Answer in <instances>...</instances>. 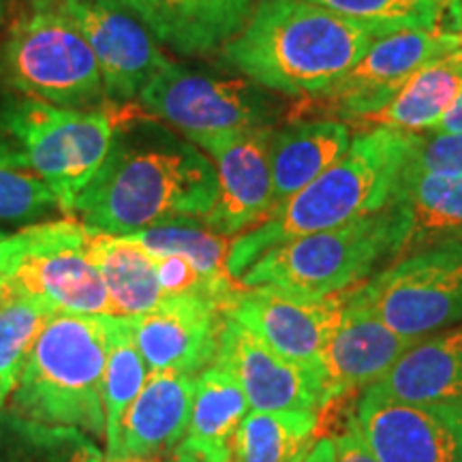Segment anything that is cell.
Here are the masks:
<instances>
[{"label": "cell", "mask_w": 462, "mask_h": 462, "mask_svg": "<svg viewBox=\"0 0 462 462\" xmlns=\"http://www.w3.org/2000/svg\"><path fill=\"white\" fill-rule=\"evenodd\" d=\"M218 199L217 167L152 116L120 112L101 170L75 201L86 227L129 236L178 218H206Z\"/></svg>", "instance_id": "cell-1"}, {"label": "cell", "mask_w": 462, "mask_h": 462, "mask_svg": "<svg viewBox=\"0 0 462 462\" xmlns=\"http://www.w3.org/2000/svg\"><path fill=\"white\" fill-rule=\"evenodd\" d=\"M377 34L304 0H257L223 60L262 88L313 97L356 65Z\"/></svg>", "instance_id": "cell-2"}, {"label": "cell", "mask_w": 462, "mask_h": 462, "mask_svg": "<svg viewBox=\"0 0 462 462\" xmlns=\"http://www.w3.org/2000/svg\"><path fill=\"white\" fill-rule=\"evenodd\" d=\"M413 133L374 126L354 135L345 157L317 180L274 208L262 223L231 240L227 273L234 281L270 248L346 225L390 204L407 163Z\"/></svg>", "instance_id": "cell-3"}, {"label": "cell", "mask_w": 462, "mask_h": 462, "mask_svg": "<svg viewBox=\"0 0 462 462\" xmlns=\"http://www.w3.org/2000/svg\"><path fill=\"white\" fill-rule=\"evenodd\" d=\"M114 317H51L22 360L9 411L106 437L103 377Z\"/></svg>", "instance_id": "cell-4"}, {"label": "cell", "mask_w": 462, "mask_h": 462, "mask_svg": "<svg viewBox=\"0 0 462 462\" xmlns=\"http://www.w3.org/2000/svg\"><path fill=\"white\" fill-rule=\"evenodd\" d=\"M411 217L398 201L338 227L302 236L263 253L238 281L298 298H326L368 281L402 257Z\"/></svg>", "instance_id": "cell-5"}, {"label": "cell", "mask_w": 462, "mask_h": 462, "mask_svg": "<svg viewBox=\"0 0 462 462\" xmlns=\"http://www.w3.org/2000/svg\"><path fill=\"white\" fill-rule=\"evenodd\" d=\"M0 90L73 109L107 106L99 62L56 0H31L9 22L0 37Z\"/></svg>", "instance_id": "cell-6"}, {"label": "cell", "mask_w": 462, "mask_h": 462, "mask_svg": "<svg viewBox=\"0 0 462 462\" xmlns=\"http://www.w3.org/2000/svg\"><path fill=\"white\" fill-rule=\"evenodd\" d=\"M118 107L73 109L0 92V131L22 148L31 170L48 184L58 208L73 215L112 148Z\"/></svg>", "instance_id": "cell-7"}, {"label": "cell", "mask_w": 462, "mask_h": 462, "mask_svg": "<svg viewBox=\"0 0 462 462\" xmlns=\"http://www.w3.org/2000/svg\"><path fill=\"white\" fill-rule=\"evenodd\" d=\"M0 296L39 298L58 313L112 315L103 276L88 257V227L32 223L0 242Z\"/></svg>", "instance_id": "cell-8"}, {"label": "cell", "mask_w": 462, "mask_h": 462, "mask_svg": "<svg viewBox=\"0 0 462 462\" xmlns=\"http://www.w3.org/2000/svg\"><path fill=\"white\" fill-rule=\"evenodd\" d=\"M346 302L421 340L462 323V236L402 255L346 291Z\"/></svg>", "instance_id": "cell-9"}, {"label": "cell", "mask_w": 462, "mask_h": 462, "mask_svg": "<svg viewBox=\"0 0 462 462\" xmlns=\"http://www.w3.org/2000/svg\"><path fill=\"white\" fill-rule=\"evenodd\" d=\"M143 112L201 143L274 126L282 103L246 78L199 71L170 62L137 97Z\"/></svg>", "instance_id": "cell-10"}, {"label": "cell", "mask_w": 462, "mask_h": 462, "mask_svg": "<svg viewBox=\"0 0 462 462\" xmlns=\"http://www.w3.org/2000/svg\"><path fill=\"white\" fill-rule=\"evenodd\" d=\"M460 42L462 32H449L439 26L381 34L338 82L319 95L304 97L289 123L317 114L319 118L357 125L388 106L420 69L452 54Z\"/></svg>", "instance_id": "cell-11"}, {"label": "cell", "mask_w": 462, "mask_h": 462, "mask_svg": "<svg viewBox=\"0 0 462 462\" xmlns=\"http://www.w3.org/2000/svg\"><path fill=\"white\" fill-rule=\"evenodd\" d=\"M354 420L379 462H462L458 402H409L374 383L357 401Z\"/></svg>", "instance_id": "cell-12"}, {"label": "cell", "mask_w": 462, "mask_h": 462, "mask_svg": "<svg viewBox=\"0 0 462 462\" xmlns=\"http://www.w3.org/2000/svg\"><path fill=\"white\" fill-rule=\"evenodd\" d=\"M99 62L107 103L126 106L170 65L152 32L123 0H56Z\"/></svg>", "instance_id": "cell-13"}, {"label": "cell", "mask_w": 462, "mask_h": 462, "mask_svg": "<svg viewBox=\"0 0 462 462\" xmlns=\"http://www.w3.org/2000/svg\"><path fill=\"white\" fill-rule=\"evenodd\" d=\"M215 362L227 366L251 411L319 413L321 385L310 366L287 360L227 315Z\"/></svg>", "instance_id": "cell-14"}, {"label": "cell", "mask_w": 462, "mask_h": 462, "mask_svg": "<svg viewBox=\"0 0 462 462\" xmlns=\"http://www.w3.org/2000/svg\"><path fill=\"white\" fill-rule=\"evenodd\" d=\"M133 337L152 371L199 374L215 362L227 310L208 296H170L131 317Z\"/></svg>", "instance_id": "cell-15"}, {"label": "cell", "mask_w": 462, "mask_h": 462, "mask_svg": "<svg viewBox=\"0 0 462 462\" xmlns=\"http://www.w3.org/2000/svg\"><path fill=\"white\" fill-rule=\"evenodd\" d=\"M345 315V291L298 298L268 287H242L229 317L273 346L276 354L313 368Z\"/></svg>", "instance_id": "cell-16"}, {"label": "cell", "mask_w": 462, "mask_h": 462, "mask_svg": "<svg viewBox=\"0 0 462 462\" xmlns=\"http://www.w3.org/2000/svg\"><path fill=\"white\" fill-rule=\"evenodd\" d=\"M274 126L198 143L217 161L218 199L204 223L221 236H240L273 210L270 143Z\"/></svg>", "instance_id": "cell-17"}, {"label": "cell", "mask_w": 462, "mask_h": 462, "mask_svg": "<svg viewBox=\"0 0 462 462\" xmlns=\"http://www.w3.org/2000/svg\"><path fill=\"white\" fill-rule=\"evenodd\" d=\"M418 340L390 330L377 317L346 302L337 330L317 356L313 371L321 385V407L357 388L379 383Z\"/></svg>", "instance_id": "cell-18"}, {"label": "cell", "mask_w": 462, "mask_h": 462, "mask_svg": "<svg viewBox=\"0 0 462 462\" xmlns=\"http://www.w3.org/2000/svg\"><path fill=\"white\" fill-rule=\"evenodd\" d=\"M198 374L152 371L126 411L109 462L154 460L180 446L193 409Z\"/></svg>", "instance_id": "cell-19"}, {"label": "cell", "mask_w": 462, "mask_h": 462, "mask_svg": "<svg viewBox=\"0 0 462 462\" xmlns=\"http://www.w3.org/2000/svg\"><path fill=\"white\" fill-rule=\"evenodd\" d=\"M161 48L184 58L223 50L245 28L257 0H123Z\"/></svg>", "instance_id": "cell-20"}, {"label": "cell", "mask_w": 462, "mask_h": 462, "mask_svg": "<svg viewBox=\"0 0 462 462\" xmlns=\"http://www.w3.org/2000/svg\"><path fill=\"white\" fill-rule=\"evenodd\" d=\"M351 142V125L334 118L291 120L274 129L270 143L273 210L337 165Z\"/></svg>", "instance_id": "cell-21"}, {"label": "cell", "mask_w": 462, "mask_h": 462, "mask_svg": "<svg viewBox=\"0 0 462 462\" xmlns=\"http://www.w3.org/2000/svg\"><path fill=\"white\" fill-rule=\"evenodd\" d=\"M246 413L248 402L240 383L227 366L212 362L198 374L187 432L173 454L201 462H231L236 432Z\"/></svg>", "instance_id": "cell-22"}, {"label": "cell", "mask_w": 462, "mask_h": 462, "mask_svg": "<svg viewBox=\"0 0 462 462\" xmlns=\"http://www.w3.org/2000/svg\"><path fill=\"white\" fill-rule=\"evenodd\" d=\"M377 385L409 402L462 404V323L418 340Z\"/></svg>", "instance_id": "cell-23"}, {"label": "cell", "mask_w": 462, "mask_h": 462, "mask_svg": "<svg viewBox=\"0 0 462 462\" xmlns=\"http://www.w3.org/2000/svg\"><path fill=\"white\" fill-rule=\"evenodd\" d=\"M88 257L106 282L112 315L137 317L165 300L154 257L131 236H112L88 227Z\"/></svg>", "instance_id": "cell-24"}, {"label": "cell", "mask_w": 462, "mask_h": 462, "mask_svg": "<svg viewBox=\"0 0 462 462\" xmlns=\"http://www.w3.org/2000/svg\"><path fill=\"white\" fill-rule=\"evenodd\" d=\"M462 92V62L439 58L420 69L398 95L379 112L360 120L364 129L388 126L402 133H421L441 123Z\"/></svg>", "instance_id": "cell-25"}, {"label": "cell", "mask_w": 462, "mask_h": 462, "mask_svg": "<svg viewBox=\"0 0 462 462\" xmlns=\"http://www.w3.org/2000/svg\"><path fill=\"white\" fill-rule=\"evenodd\" d=\"M390 201L402 204L411 217V234L402 255L462 236V176L401 171Z\"/></svg>", "instance_id": "cell-26"}, {"label": "cell", "mask_w": 462, "mask_h": 462, "mask_svg": "<svg viewBox=\"0 0 462 462\" xmlns=\"http://www.w3.org/2000/svg\"><path fill=\"white\" fill-rule=\"evenodd\" d=\"M152 255H180L198 268V273L234 306L242 285L227 273V255L231 242L227 236L217 234L204 218H178L129 234ZM231 310V309H229Z\"/></svg>", "instance_id": "cell-27"}, {"label": "cell", "mask_w": 462, "mask_h": 462, "mask_svg": "<svg viewBox=\"0 0 462 462\" xmlns=\"http://www.w3.org/2000/svg\"><path fill=\"white\" fill-rule=\"evenodd\" d=\"M0 462H107L90 435L0 411Z\"/></svg>", "instance_id": "cell-28"}, {"label": "cell", "mask_w": 462, "mask_h": 462, "mask_svg": "<svg viewBox=\"0 0 462 462\" xmlns=\"http://www.w3.org/2000/svg\"><path fill=\"white\" fill-rule=\"evenodd\" d=\"M319 413L245 415L234 439L231 462H298L313 443Z\"/></svg>", "instance_id": "cell-29"}, {"label": "cell", "mask_w": 462, "mask_h": 462, "mask_svg": "<svg viewBox=\"0 0 462 462\" xmlns=\"http://www.w3.org/2000/svg\"><path fill=\"white\" fill-rule=\"evenodd\" d=\"M148 377V364L133 337L131 317H114L109 351L103 377V409H106L107 462L118 448L120 426L131 402L140 394Z\"/></svg>", "instance_id": "cell-30"}, {"label": "cell", "mask_w": 462, "mask_h": 462, "mask_svg": "<svg viewBox=\"0 0 462 462\" xmlns=\"http://www.w3.org/2000/svg\"><path fill=\"white\" fill-rule=\"evenodd\" d=\"M56 208L54 193L31 170L22 148L0 131V223L32 225Z\"/></svg>", "instance_id": "cell-31"}, {"label": "cell", "mask_w": 462, "mask_h": 462, "mask_svg": "<svg viewBox=\"0 0 462 462\" xmlns=\"http://www.w3.org/2000/svg\"><path fill=\"white\" fill-rule=\"evenodd\" d=\"M373 31L377 37L396 31L437 28L443 9L435 0H304Z\"/></svg>", "instance_id": "cell-32"}, {"label": "cell", "mask_w": 462, "mask_h": 462, "mask_svg": "<svg viewBox=\"0 0 462 462\" xmlns=\"http://www.w3.org/2000/svg\"><path fill=\"white\" fill-rule=\"evenodd\" d=\"M56 313L45 300L0 296V373L17 377L26 351Z\"/></svg>", "instance_id": "cell-33"}, {"label": "cell", "mask_w": 462, "mask_h": 462, "mask_svg": "<svg viewBox=\"0 0 462 462\" xmlns=\"http://www.w3.org/2000/svg\"><path fill=\"white\" fill-rule=\"evenodd\" d=\"M402 173H439L462 176V131L421 135L413 133Z\"/></svg>", "instance_id": "cell-34"}, {"label": "cell", "mask_w": 462, "mask_h": 462, "mask_svg": "<svg viewBox=\"0 0 462 462\" xmlns=\"http://www.w3.org/2000/svg\"><path fill=\"white\" fill-rule=\"evenodd\" d=\"M334 443V456H337V462H379L374 458L371 449H368L366 443L357 430L354 413L346 420V429L338 432L337 437L332 439Z\"/></svg>", "instance_id": "cell-35"}, {"label": "cell", "mask_w": 462, "mask_h": 462, "mask_svg": "<svg viewBox=\"0 0 462 462\" xmlns=\"http://www.w3.org/2000/svg\"><path fill=\"white\" fill-rule=\"evenodd\" d=\"M430 131H435V133H460L462 131V92H460L458 99H456L452 109L443 116L441 123H439L435 129H430Z\"/></svg>", "instance_id": "cell-36"}, {"label": "cell", "mask_w": 462, "mask_h": 462, "mask_svg": "<svg viewBox=\"0 0 462 462\" xmlns=\"http://www.w3.org/2000/svg\"><path fill=\"white\" fill-rule=\"evenodd\" d=\"M302 462H337L332 439H319V441L306 452Z\"/></svg>", "instance_id": "cell-37"}, {"label": "cell", "mask_w": 462, "mask_h": 462, "mask_svg": "<svg viewBox=\"0 0 462 462\" xmlns=\"http://www.w3.org/2000/svg\"><path fill=\"white\" fill-rule=\"evenodd\" d=\"M448 17H449V26L446 31L462 32V0H454V3L449 5Z\"/></svg>", "instance_id": "cell-38"}, {"label": "cell", "mask_w": 462, "mask_h": 462, "mask_svg": "<svg viewBox=\"0 0 462 462\" xmlns=\"http://www.w3.org/2000/svg\"><path fill=\"white\" fill-rule=\"evenodd\" d=\"M14 385H15V379H11L7 374L0 373V411H3L5 402H7L11 392H14Z\"/></svg>", "instance_id": "cell-39"}, {"label": "cell", "mask_w": 462, "mask_h": 462, "mask_svg": "<svg viewBox=\"0 0 462 462\" xmlns=\"http://www.w3.org/2000/svg\"><path fill=\"white\" fill-rule=\"evenodd\" d=\"M9 5H11V0H0V37H3L5 24H7V17H9Z\"/></svg>", "instance_id": "cell-40"}, {"label": "cell", "mask_w": 462, "mask_h": 462, "mask_svg": "<svg viewBox=\"0 0 462 462\" xmlns=\"http://www.w3.org/2000/svg\"><path fill=\"white\" fill-rule=\"evenodd\" d=\"M167 462H201L198 458H193V456H184V454H173L170 460Z\"/></svg>", "instance_id": "cell-41"}, {"label": "cell", "mask_w": 462, "mask_h": 462, "mask_svg": "<svg viewBox=\"0 0 462 462\" xmlns=\"http://www.w3.org/2000/svg\"><path fill=\"white\" fill-rule=\"evenodd\" d=\"M446 58H448V60H454V62H462V42H460L458 48H456L452 54H448Z\"/></svg>", "instance_id": "cell-42"}, {"label": "cell", "mask_w": 462, "mask_h": 462, "mask_svg": "<svg viewBox=\"0 0 462 462\" xmlns=\"http://www.w3.org/2000/svg\"><path fill=\"white\" fill-rule=\"evenodd\" d=\"M435 3L439 5V7H441V9H448L449 7V5H452L454 3V0H435Z\"/></svg>", "instance_id": "cell-43"}, {"label": "cell", "mask_w": 462, "mask_h": 462, "mask_svg": "<svg viewBox=\"0 0 462 462\" xmlns=\"http://www.w3.org/2000/svg\"><path fill=\"white\" fill-rule=\"evenodd\" d=\"M5 238H7V234H5V231H3V229H0V242H3Z\"/></svg>", "instance_id": "cell-44"}, {"label": "cell", "mask_w": 462, "mask_h": 462, "mask_svg": "<svg viewBox=\"0 0 462 462\" xmlns=\"http://www.w3.org/2000/svg\"><path fill=\"white\" fill-rule=\"evenodd\" d=\"M120 462H154V460H120Z\"/></svg>", "instance_id": "cell-45"}, {"label": "cell", "mask_w": 462, "mask_h": 462, "mask_svg": "<svg viewBox=\"0 0 462 462\" xmlns=\"http://www.w3.org/2000/svg\"><path fill=\"white\" fill-rule=\"evenodd\" d=\"M0 287H3V282H0Z\"/></svg>", "instance_id": "cell-46"}, {"label": "cell", "mask_w": 462, "mask_h": 462, "mask_svg": "<svg viewBox=\"0 0 462 462\" xmlns=\"http://www.w3.org/2000/svg\"><path fill=\"white\" fill-rule=\"evenodd\" d=\"M302 460H304V458H302ZM302 460H298V462H302Z\"/></svg>", "instance_id": "cell-47"}]
</instances>
